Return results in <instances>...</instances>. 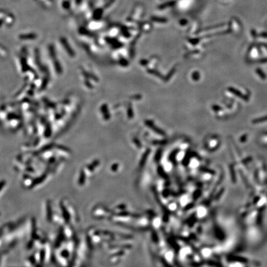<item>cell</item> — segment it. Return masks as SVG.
I'll return each instance as SVG.
<instances>
[{
  "instance_id": "cell-1",
  "label": "cell",
  "mask_w": 267,
  "mask_h": 267,
  "mask_svg": "<svg viewBox=\"0 0 267 267\" xmlns=\"http://www.w3.org/2000/svg\"><path fill=\"white\" fill-rule=\"evenodd\" d=\"M16 18L13 14L6 9L1 11V25L5 27H11L15 22Z\"/></svg>"
},
{
  "instance_id": "cell-2",
  "label": "cell",
  "mask_w": 267,
  "mask_h": 267,
  "mask_svg": "<svg viewBox=\"0 0 267 267\" xmlns=\"http://www.w3.org/2000/svg\"><path fill=\"white\" fill-rule=\"evenodd\" d=\"M39 3H40L41 5H42L45 7H49L54 3L55 0H36Z\"/></svg>"
}]
</instances>
